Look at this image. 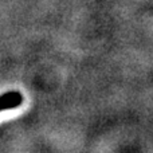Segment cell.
I'll list each match as a JSON object with an SVG mask.
<instances>
[{
	"mask_svg": "<svg viewBox=\"0 0 153 153\" xmlns=\"http://www.w3.org/2000/svg\"><path fill=\"white\" fill-rule=\"evenodd\" d=\"M23 103V95L20 91L11 90V91L3 93L0 95V111L16 109Z\"/></svg>",
	"mask_w": 153,
	"mask_h": 153,
	"instance_id": "obj_1",
	"label": "cell"
}]
</instances>
